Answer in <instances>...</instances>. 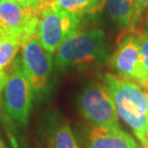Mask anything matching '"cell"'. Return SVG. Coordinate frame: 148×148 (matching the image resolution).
<instances>
[{"instance_id":"cell-1","label":"cell","mask_w":148,"mask_h":148,"mask_svg":"<svg viewBox=\"0 0 148 148\" xmlns=\"http://www.w3.org/2000/svg\"><path fill=\"white\" fill-rule=\"evenodd\" d=\"M104 83L110 90L118 117L133 130L136 137L148 147V93L138 83L105 73Z\"/></svg>"},{"instance_id":"cell-2","label":"cell","mask_w":148,"mask_h":148,"mask_svg":"<svg viewBox=\"0 0 148 148\" xmlns=\"http://www.w3.org/2000/svg\"><path fill=\"white\" fill-rule=\"evenodd\" d=\"M109 51L108 40L101 29L78 31L55 52L54 64L60 71L93 66L107 61Z\"/></svg>"},{"instance_id":"cell-3","label":"cell","mask_w":148,"mask_h":148,"mask_svg":"<svg viewBox=\"0 0 148 148\" xmlns=\"http://www.w3.org/2000/svg\"><path fill=\"white\" fill-rule=\"evenodd\" d=\"M0 96L2 108L9 119L19 128H25L30 118L34 96L20 55L16 56L11 64L7 82Z\"/></svg>"},{"instance_id":"cell-4","label":"cell","mask_w":148,"mask_h":148,"mask_svg":"<svg viewBox=\"0 0 148 148\" xmlns=\"http://www.w3.org/2000/svg\"><path fill=\"white\" fill-rule=\"evenodd\" d=\"M78 108L83 117L91 126L101 128L120 127L114 100L105 83L88 82L79 92Z\"/></svg>"},{"instance_id":"cell-5","label":"cell","mask_w":148,"mask_h":148,"mask_svg":"<svg viewBox=\"0 0 148 148\" xmlns=\"http://www.w3.org/2000/svg\"><path fill=\"white\" fill-rule=\"evenodd\" d=\"M20 58L33 96L38 101L46 95L50 88L53 72L52 54L43 48L35 34L23 44Z\"/></svg>"},{"instance_id":"cell-6","label":"cell","mask_w":148,"mask_h":148,"mask_svg":"<svg viewBox=\"0 0 148 148\" xmlns=\"http://www.w3.org/2000/svg\"><path fill=\"white\" fill-rule=\"evenodd\" d=\"M83 21L67 12L42 7L38 14L36 35L43 48L53 54L67 38L78 32Z\"/></svg>"},{"instance_id":"cell-7","label":"cell","mask_w":148,"mask_h":148,"mask_svg":"<svg viewBox=\"0 0 148 148\" xmlns=\"http://www.w3.org/2000/svg\"><path fill=\"white\" fill-rule=\"evenodd\" d=\"M109 62L111 67L119 77L148 88V81L141 64L138 34H124L118 40L116 50Z\"/></svg>"},{"instance_id":"cell-8","label":"cell","mask_w":148,"mask_h":148,"mask_svg":"<svg viewBox=\"0 0 148 148\" xmlns=\"http://www.w3.org/2000/svg\"><path fill=\"white\" fill-rule=\"evenodd\" d=\"M38 13L8 0H0V37H22L36 34Z\"/></svg>"},{"instance_id":"cell-9","label":"cell","mask_w":148,"mask_h":148,"mask_svg":"<svg viewBox=\"0 0 148 148\" xmlns=\"http://www.w3.org/2000/svg\"><path fill=\"white\" fill-rule=\"evenodd\" d=\"M88 148H140L138 143L128 133L118 128L92 126L88 133Z\"/></svg>"},{"instance_id":"cell-10","label":"cell","mask_w":148,"mask_h":148,"mask_svg":"<svg viewBox=\"0 0 148 148\" xmlns=\"http://www.w3.org/2000/svg\"><path fill=\"white\" fill-rule=\"evenodd\" d=\"M104 1L105 0H43L41 8L51 7L58 11L67 12L85 20L87 16H94L100 8H102Z\"/></svg>"},{"instance_id":"cell-11","label":"cell","mask_w":148,"mask_h":148,"mask_svg":"<svg viewBox=\"0 0 148 148\" xmlns=\"http://www.w3.org/2000/svg\"><path fill=\"white\" fill-rule=\"evenodd\" d=\"M135 0H106V8L111 20L120 29L129 31Z\"/></svg>"},{"instance_id":"cell-12","label":"cell","mask_w":148,"mask_h":148,"mask_svg":"<svg viewBox=\"0 0 148 148\" xmlns=\"http://www.w3.org/2000/svg\"><path fill=\"white\" fill-rule=\"evenodd\" d=\"M48 140L53 148H81L66 121H60L51 126L48 132Z\"/></svg>"},{"instance_id":"cell-13","label":"cell","mask_w":148,"mask_h":148,"mask_svg":"<svg viewBox=\"0 0 148 148\" xmlns=\"http://www.w3.org/2000/svg\"><path fill=\"white\" fill-rule=\"evenodd\" d=\"M26 41L22 37H0V71L6 70L13 64L17 53Z\"/></svg>"},{"instance_id":"cell-14","label":"cell","mask_w":148,"mask_h":148,"mask_svg":"<svg viewBox=\"0 0 148 148\" xmlns=\"http://www.w3.org/2000/svg\"><path fill=\"white\" fill-rule=\"evenodd\" d=\"M148 9V0H135L134 1V10H133V16L131 26H130V33H140V27L143 22V17L144 13Z\"/></svg>"},{"instance_id":"cell-15","label":"cell","mask_w":148,"mask_h":148,"mask_svg":"<svg viewBox=\"0 0 148 148\" xmlns=\"http://www.w3.org/2000/svg\"><path fill=\"white\" fill-rule=\"evenodd\" d=\"M138 42H140L141 64H143V71L148 81V32L138 33Z\"/></svg>"},{"instance_id":"cell-16","label":"cell","mask_w":148,"mask_h":148,"mask_svg":"<svg viewBox=\"0 0 148 148\" xmlns=\"http://www.w3.org/2000/svg\"><path fill=\"white\" fill-rule=\"evenodd\" d=\"M8 1L13 2L14 4H17L19 6H22V7L30 8L32 10L38 13L41 6H42L43 0H8Z\"/></svg>"},{"instance_id":"cell-17","label":"cell","mask_w":148,"mask_h":148,"mask_svg":"<svg viewBox=\"0 0 148 148\" xmlns=\"http://www.w3.org/2000/svg\"><path fill=\"white\" fill-rule=\"evenodd\" d=\"M7 79H8V73L6 72L5 70L0 71V95H1L3 88H4L5 85H6Z\"/></svg>"},{"instance_id":"cell-18","label":"cell","mask_w":148,"mask_h":148,"mask_svg":"<svg viewBox=\"0 0 148 148\" xmlns=\"http://www.w3.org/2000/svg\"><path fill=\"white\" fill-rule=\"evenodd\" d=\"M144 32H148V9L146 11V14H145V21H144Z\"/></svg>"},{"instance_id":"cell-19","label":"cell","mask_w":148,"mask_h":148,"mask_svg":"<svg viewBox=\"0 0 148 148\" xmlns=\"http://www.w3.org/2000/svg\"><path fill=\"white\" fill-rule=\"evenodd\" d=\"M0 148H8L7 144L5 143V141L2 140L1 137H0Z\"/></svg>"},{"instance_id":"cell-20","label":"cell","mask_w":148,"mask_h":148,"mask_svg":"<svg viewBox=\"0 0 148 148\" xmlns=\"http://www.w3.org/2000/svg\"><path fill=\"white\" fill-rule=\"evenodd\" d=\"M43 148H53V147H52L51 145H50V144H47V145H46V146H44Z\"/></svg>"},{"instance_id":"cell-21","label":"cell","mask_w":148,"mask_h":148,"mask_svg":"<svg viewBox=\"0 0 148 148\" xmlns=\"http://www.w3.org/2000/svg\"><path fill=\"white\" fill-rule=\"evenodd\" d=\"M147 148H148V147H147Z\"/></svg>"}]
</instances>
